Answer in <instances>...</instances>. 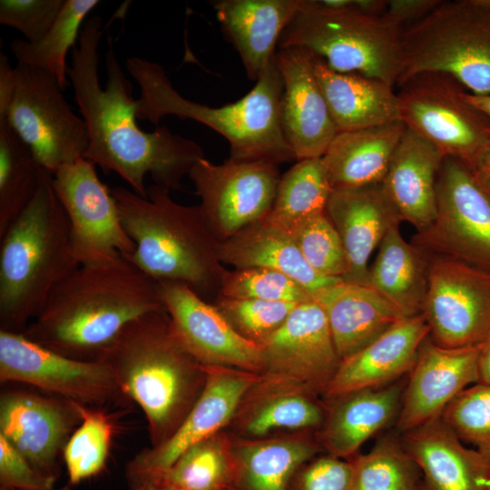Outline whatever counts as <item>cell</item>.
<instances>
[{"instance_id":"cell-27","label":"cell","mask_w":490,"mask_h":490,"mask_svg":"<svg viewBox=\"0 0 490 490\" xmlns=\"http://www.w3.org/2000/svg\"><path fill=\"white\" fill-rule=\"evenodd\" d=\"M318 393L288 380L260 374L233 418L239 432L260 439L278 430L318 429L326 405Z\"/></svg>"},{"instance_id":"cell-4","label":"cell","mask_w":490,"mask_h":490,"mask_svg":"<svg viewBox=\"0 0 490 490\" xmlns=\"http://www.w3.org/2000/svg\"><path fill=\"white\" fill-rule=\"evenodd\" d=\"M111 191L122 227L135 245L127 259L159 282L183 283L213 301L226 268L219 258L220 240L200 205L180 204L169 189L157 184L147 188V198L123 187Z\"/></svg>"},{"instance_id":"cell-47","label":"cell","mask_w":490,"mask_h":490,"mask_svg":"<svg viewBox=\"0 0 490 490\" xmlns=\"http://www.w3.org/2000/svg\"><path fill=\"white\" fill-rule=\"evenodd\" d=\"M56 479L36 470L4 436H0V489L50 490Z\"/></svg>"},{"instance_id":"cell-34","label":"cell","mask_w":490,"mask_h":490,"mask_svg":"<svg viewBox=\"0 0 490 490\" xmlns=\"http://www.w3.org/2000/svg\"><path fill=\"white\" fill-rule=\"evenodd\" d=\"M321 446L302 437L243 439L232 444L242 490H289L296 473Z\"/></svg>"},{"instance_id":"cell-13","label":"cell","mask_w":490,"mask_h":490,"mask_svg":"<svg viewBox=\"0 0 490 490\" xmlns=\"http://www.w3.org/2000/svg\"><path fill=\"white\" fill-rule=\"evenodd\" d=\"M427 255V289L421 314L429 337L444 348L478 346L490 334V271Z\"/></svg>"},{"instance_id":"cell-44","label":"cell","mask_w":490,"mask_h":490,"mask_svg":"<svg viewBox=\"0 0 490 490\" xmlns=\"http://www.w3.org/2000/svg\"><path fill=\"white\" fill-rule=\"evenodd\" d=\"M307 262L319 274L343 279L346 254L340 238L326 211L289 232Z\"/></svg>"},{"instance_id":"cell-23","label":"cell","mask_w":490,"mask_h":490,"mask_svg":"<svg viewBox=\"0 0 490 490\" xmlns=\"http://www.w3.org/2000/svg\"><path fill=\"white\" fill-rule=\"evenodd\" d=\"M429 336L422 314L403 318L366 347L340 361L325 389L327 399L393 383L412 369Z\"/></svg>"},{"instance_id":"cell-37","label":"cell","mask_w":490,"mask_h":490,"mask_svg":"<svg viewBox=\"0 0 490 490\" xmlns=\"http://www.w3.org/2000/svg\"><path fill=\"white\" fill-rule=\"evenodd\" d=\"M237 475L232 444L220 432L189 447L171 467L149 480L178 490H229Z\"/></svg>"},{"instance_id":"cell-55","label":"cell","mask_w":490,"mask_h":490,"mask_svg":"<svg viewBox=\"0 0 490 490\" xmlns=\"http://www.w3.org/2000/svg\"><path fill=\"white\" fill-rule=\"evenodd\" d=\"M486 490H490V475H489V478H488V482H487Z\"/></svg>"},{"instance_id":"cell-36","label":"cell","mask_w":490,"mask_h":490,"mask_svg":"<svg viewBox=\"0 0 490 490\" xmlns=\"http://www.w3.org/2000/svg\"><path fill=\"white\" fill-rule=\"evenodd\" d=\"M99 3L97 0H65L56 20L40 40L32 43L14 39L11 42L10 49L18 64L48 72L64 90L68 83L67 54L76 45L87 15Z\"/></svg>"},{"instance_id":"cell-3","label":"cell","mask_w":490,"mask_h":490,"mask_svg":"<svg viewBox=\"0 0 490 490\" xmlns=\"http://www.w3.org/2000/svg\"><path fill=\"white\" fill-rule=\"evenodd\" d=\"M125 397L142 410L151 446L167 440L197 401L207 378L179 339L165 309L130 322L102 358Z\"/></svg>"},{"instance_id":"cell-15","label":"cell","mask_w":490,"mask_h":490,"mask_svg":"<svg viewBox=\"0 0 490 490\" xmlns=\"http://www.w3.org/2000/svg\"><path fill=\"white\" fill-rule=\"evenodd\" d=\"M95 164L81 158L59 168L53 185L69 219L81 265L129 257L135 245L121 222L116 201Z\"/></svg>"},{"instance_id":"cell-7","label":"cell","mask_w":490,"mask_h":490,"mask_svg":"<svg viewBox=\"0 0 490 490\" xmlns=\"http://www.w3.org/2000/svg\"><path fill=\"white\" fill-rule=\"evenodd\" d=\"M404 27L385 15L332 9L318 0H301L283 31L278 48L300 47L339 73L380 79L394 86L401 75Z\"/></svg>"},{"instance_id":"cell-40","label":"cell","mask_w":490,"mask_h":490,"mask_svg":"<svg viewBox=\"0 0 490 490\" xmlns=\"http://www.w3.org/2000/svg\"><path fill=\"white\" fill-rule=\"evenodd\" d=\"M82 421L63 451L70 485L99 475L107 464L114 422L104 408L80 406Z\"/></svg>"},{"instance_id":"cell-46","label":"cell","mask_w":490,"mask_h":490,"mask_svg":"<svg viewBox=\"0 0 490 490\" xmlns=\"http://www.w3.org/2000/svg\"><path fill=\"white\" fill-rule=\"evenodd\" d=\"M289 490H356L349 461L315 456L294 475Z\"/></svg>"},{"instance_id":"cell-26","label":"cell","mask_w":490,"mask_h":490,"mask_svg":"<svg viewBox=\"0 0 490 490\" xmlns=\"http://www.w3.org/2000/svg\"><path fill=\"white\" fill-rule=\"evenodd\" d=\"M445 156L406 127L381 185L401 221L417 232L436 219V184Z\"/></svg>"},{"instance_id":"cell-56","label":"cell","mask_w":490,"mask_h":490,"mask_svg":"<svg viewBox=\"0 0 490 490\" xmlns=\"http://www.w3.org/2000/svg\"><path fill=\"white\" fill-rule=\"evenodd\" d=\"M0 490H2V489H0Z\"/></svg>"},{"instance_id":"cell-45","label":"cell","mask_w":490,"mask_h":490,"mask_svg":"<svg viewBox=\"0 0 490 490\" xmlns=\"http://www.w3.org/2000/svg\"><path fill=\"white\" fill-rule=\"evenodd\" d=\"M65 0H1L0 23L37 42L56 20Z\"/></svg>"},{"instance_id":"cell-48","label":"cell","mask_w":490,"mask_h":490,"mask_svg":"<svg viewBox=\"0 0 490 490\" xmlns=\"http://www.w3.org/2000/svg\"><path fill=\"white\" fill-rule=\"evenodd\" d=\"M441 0H387L385 16L393 23L406 27L433 11Z\"/></svg>"},{"instance_id":"cell-32","label":"cell","mask_w":490,"mask_h":490,"mask_svg":"<svg viewBox=\"0 0 490 490\" xmlns=\"http://www.w3.org/2000/svg\"><path fill=\"white\" fill-rule=\"evenodd\" d=\"M405 130L402 121H397L338 132L322 157L332 188L381 183Z\"/></svg>"},{"instance_id":"cell-29","label":"cell","mask_w":490,"mask_h":490,"mask_svg":"<svg viewBox=\"0 0 490 490\" xmlns=\"http://www.w3.org/2000/svg\"><path fill=\"white\" fill-rule=\"evenodd\" d=\"M219 258L234 268L271 269L300 283L316 299L343 279L317 272L305 260L291 234L267 216L220 240Z\"/></svg>"},{"instance_id":"cell-12","label":"cell","mask_w":490,"mask_h":490,"mask_svg":"<svg viewBox=\"0 0 490 490\" xmlns=\"http://www.w3.org/2000/svg\"><path fill=\"white\" fill-rule=\"evenodd\" d=\"M436 216L412 242L424 251L490 271V192L459 161L445 157L436 184Z\"/></svg>"},{"instance_id":"cell-24","label":"cell","mask_w":490,"mask_h":490,"mask_svg":"<svg viewBox=\"0 0 490 490\" xmlns=\"http://www.w3.org/2000/svg\"><path fill=\"white\" fill-rule=\"evenodd\" d=\"M422 475L421 490H486L488 463L440 417L400 434Z\"/></svg>"},{"instance_id":"cell-50","label":"cell","mask_w":490,"mask_h":490,"mask_svg":"<svg viewBox=\"0 0 490 490\" xmlns=\"http://www.w3.org/2000/svg\"><path fill=\"white\" fill-rule=\"evenodd\" d=\"M476 383L490 386V334L478 346Z\"/></svg>"},{"instance_id":"cell-53","label":"cell","mask_w":490,"mask_h":490,"mask_svg":"<svg viewBox=\"0 0 490 490\" xmlns=\"http://www.w3.org/2000/svg\"><path fill=\"white\" fill-rule=\"evenodd\" d=\"M130 490H178L177 488L154 480H146L131 485Z\"/></svg>"},{"instance_id":"cell-25","label":"cell","mask_w":490,"mask_h":490,"mask_svg":"<svg viewBox=\"0 0 490 490\" xmlns=\"http://www.w3.org/2000/svg\"><path fill=\"white\" fill-rule=\"evenodd\" d=\"M406 381L401 378L328 399L325 418L318 429L321 448L332 456L352 457L366 441L397 421Z\"/></svg>"},{"instance_id":"cell-18","label":"cell","mask_w":490,"mask_h":490,"mask_svg":"<svg viewBox=\"0 0 490 490\" xmlns=\"http://www.w3.org/2000/svg\"><path fill=\"white\" fill-rule=\"evenodd\" d=\"M80 404L24 389L0 395V436L43 475L57 479L58 459L82 421Z\"/></svg>"},{"instance_id":"cell-8","label":"cell","mask_w":490,"mask_h":490,"mask_svg":"<svg viewBox=\"0 0 490 490\" xmlns=\"http://www.w3.org/2000/svg\"><path fill=\"white\" fill-rule=\"evenodd\" d=\"M398 83L421 73L456 79L469 93L490 94V0H441L401 37Z\"/></svg>"},{"instance_id":"cell-1","label":"cell","mask_w":490,"mask_h":490,"mask_svg":"<svg viewBox=\"0 0 490 490\" xmlns=\"http://www.w3.org/2000/svg\"><path fill=\"white\" fill-rule=\"evenodd\" d=\"M103 20L84 22L78 44L72 49L68 77L74 100L86 124L89 145L84 158L104 172H115L132 191L147 198L145 176L154 184L180 190L181 180L198 160L201 147L162 126L145 132L137 124L132 85L118 62L113 45L106 53L107 82L99 79V47Z\"/></svg>"},{"instance_id":"cell-17","label":"cell","mask_w":490,"mask_h":490,"mask_svg":"<svg viewBox=\"0 0 490 490\" xmlns=\"http://www.w3.org/2000/svg\"><path fill=\"white\" fill-rule=\"evenodd\" d=\"M261 375L298 383L323 394L340 358L326 314L316 300L298 304L259 346Z\"/></svg>"},{"instance_id":"cell-54","label":"cell","mask_w":490,"mask_h":490,"mask_svg":"<svg viewBox=\"0 0 490 490\" xmlns=\"http://www.w3.org/2000/svg\"><path fill=\"white\" fill-rule=\"evenodd\" d=\"M50 490H71V487L68 485H65V486L58 488V489L53 488V489H50Z\"/></svg>"},{"instance_id":"cell-38","label":"cell","mask_w":490,"mask_h":490,"mask_svg":"<svg viewBox=\"0 0 490 490\" xmlns=\"http://www.w3.org/2000/svg\"><path fill=\"white\" fill-rule=\"evenodd\" d=\"M41 171L28 145L0 119V236L35 195Z\"/></svg>"},{"instance_id":"cell-22","label":"cell","mask_w":490,"mask_h":490,"mask_svg":"<svg viewBox=\"0 0 490 490\" xmlns=\"http://www.w3.org/2000/svg\"><path fill=\"white\" fill-rule=\"evenodd\" d=\"M326 213L346 254L348 270L344 281L368 285L371 254L389 229L402 222L381 183L333 189Z\"/></svg>"},{"instance_id":"cell-35","label":"cell","mask_w":490,"mask_h":490,"mask_svg":"<svg viewBox=\"0 0 490 490\" xmlns=\"http://www.w3.org/2000/svg\"><path fill=\"white\" fill-rule=\"evenodd\" d=\"M332 190L322 157L299 160L281 175L267 217L291 232L326 211Z\"/></svg>"},{"instance_id":"cell-10","label":"cell","mask_w":490,"mask_h":490,"mask_svg":"<svg viewBox=\"0 0 490 490\" xmlns=\"http://www.w3.org/2000/svg\"><path fill=\"white\" fill-rule=\"evenodd\" d=\"M15 69V87L4 118L39 164L54 174L84 158L89 145L86 124L74 113L55 78L23 64L17 63Z\"/></svg>"},{"instance_id":"cell-11","label":"cell","mask_w":490,"mask_h":490,"mask_svg":"<svg viewBox=\"0 0 490 490\" xmlns=\"http://www.w3.org/2000/svg\"><path fill=\"white\" fill-rule=\"evenodd\" d=\"M0 380L29 385L92 407L103 408L128 400L103 361L68 358L31 340L23 332L0 329Z\"/></svg>"},{"instance_id":"cell-31","label":"cell","mask_w":490,"mask_h":490,"mask_svg":"<svg viewBox=\"0 0 490 490\" xmlns=\"http://www.w3.org/2000/svg\"><path fill=\"white\" fill-rule=\"evenodd\" d=\"M310 54L338 132L401 121L399 99L394 86L380 79L337 72L320 57Z\"/></svg>"},{"instance_id":"cell-52","label":"cell","mask_w":490,"mask_h":490,"mask_svg":"<svg viewBox=\"0 0 490 490\" xmlns=\"http://www.w3.org/2000/svg\"><path fill=\"white\" fill-rule=\"evenodd\" d=\"M466 99L474 106L481 110L490 118V94L489 95H476L469 92H466Z\"/></svg>"},{"instance_id":"cell-51","label":"cell","mask_w":490,"mask_h":490,"mask_svg":"<svg viewBox=\"0 0 490 490\" xmlns=\"http://www.w3.org/2000/svg\"><path fill=\"white\" fill-rule=\"evenodd\" d=\"M472 172L476 182L490 192V152L478 168Z\"/></svg>"},{"instance_id":"cell-14","label":"cell","mask_w":490,"mask_h":490,"mask_svg":"<svg viewBox=\"0 0 490 490\" xmlns=\"http://www.w3.org/2000/svg\"><path fill=\"white\" fill-rule=\"evenodd\" d=\"M188 176L204 219L220 240L268 216L281 177L270 162L228 159L215 164L205 157Z\"/></svg>"},{"instance_id":"cell-9","label":"cell","mask_w":490,"mask_h":490,"mask_svg":"<svg viewBox=\"0 0 490 490\" xmlns=\"http://www.w3.org/2000/svg\"><path fill=\"white\" fill-rule=\"evenodd\" d=\"M405 126L475 172L490 152V118L466 97L456 79L421 73L398 83Z\"/></svg>"},{"instance_id":"cell-5","label":"cell","mask_w":490,"mask_h":490,"mask_svg":"<svg viewBox=\"0 0 490 490\" xmlns=\"http://www.w3.org/2000/svg\"><path fill=\"white\" fill-rule=\"evenodd\" d=\"M126 68L140 87L138 120L158 125L164 116L175 115L201 122L229 142V159L233 161H266L279 165L296 160L281 126L283 80L275 55L246 95L220 107L181 96L157 63L132 56L126 60Z\"/></svg>"},{"instance_id":"cell-42","label":"cell","mask_w":490,"mask_h":490,"mask_svg":"<svg viewBox=\"0 0 490 490\" xmlns=\"http://www.w3.org/2000/svg\"><path fill=\"white\" fill-rule=\"evenodd\" d=\"M441 418L490 463V386H469L447 405Z\"/></svg>"},{"instance_id":"cell-39","label":"cell","mask_w":490,"mask_h":490,"mask_svg":"<svg viewBox=\"0 0 490 490\" xmlns=\"http://www.w3.org/2000/svg\"><path fill=\"white\" fill-rule=\"evenodd\" d=\"M349 462L356 490H421L420 469L397 431L382 436L370 451Z\"/></svg>"},{"instance_id":"cell-19","label":"cell","mask_w":490,"mask_h":490,"mask_svg":"<svg viewBox=\"0 0 490 490\" xmlns=\"http://www.w3.org/2000/svg\"><path fill=\"white\" fill-rule=\"evenodd\" d=\"M163 304L188 352L205 368L261 374L259 346L238 334L213 303L181 282H160Z\"/></svg>"},{"instance_id":"cell-43","label":"cell","mask_w":490,"mask_h":490,"mask_svg":"<svg viewBox=\"0 0 490 490\" xmlns=\"http://www.w3.org/2000/svg\"><path fill=\"white\" fill-rule=\"evenodd\" d=\"M212 303L245 339L260 346L288 318L298 305L292 302L218 296Z\"/></svg>"},{"instance_id":"cell-28","label":"cell","mask_w":490,"mask_h":490,"mask_svg":"<svg viewBox=\"0 0 490 490\" xmlns=\"http://www.w3.org/2000/svg\"><path fill=\"white\" fill-rule=\"evenodd\" d=\"M301 0L213 2L221 29L238 51L249 79L258 81L273 59L280 36Z\"/></svg>"},{"instance_id":"cell-6","label":"cell","mask_w":490,"mask_h":490,"mask_svg":"<svg viewBox=\"0 0 490 490\" xmlns=\"http://www.w3.org/2000/svg\"><path fill=\"white\" fill-rule=\"evenodd\" d=\"M81 265L53 173L42 167L37 191L0 236V326L24 332L54 289Z\"/></svg>"},{"instance_id":"cell-41","label":"cell","mask_w":490,"mask_h":490,"mask_svg":"<svg viewBox=\"0 0 490 490\" xmlns=\"http://www.w3.org/2000/svg\"><path fill=\"white\" fill-rule=\"evenodd\" d=\"M218 296L297 304L315 300L297 280L279 271L261 267L226 269Z\"/></svg>"},{"instance_id":"cell-16","label":"cell","mask_w":490,"mask_h":490,"mask_svg":"<svg viewBox=\"0 0 490 490\" xmlns=\"http://www.w3.org/2000/svg\"><path fill=\"white\" fill-rule=\"evenodd\" d=\"M259 377L236 368H207L202 392L178 428L163 443L141 450L126 465L131 485L163 473L189 447L221 432Z\"/></svg>"},{"instance_id":"cell-33","label":"cell","mask_w":490,"mask_h":490,"mask_svg":"<svg viewBox=\"0 0 490 490\" xmlns=\"http://www.w3.org/2000/svg\"><path fill=\"white\" fill-rule=\"evenodd\" d=\"M428 255L407 242L392 226L369 266L368 285L393 304L405 317L422 313L427 289Z\"/></svg>"},{"instance_id":"cell-30","label":"cell","mask_w":490,"mask_h":490,"mask_svg":"<svg viewBox=\"0 0 490 490\" xmlns=\"http://www.w3.org/2000/svg\"><path fill=\"white\" fill-rule=\"evenodd\" d=\"M315 300L326 314L340 360L355 354L405 318L368 285L342 280Z\"/></svg>"},{"instance_id":"cell-2","label":"cell","mask_w":490,"mask_h":490,"mask_svg":"<svg viewBox=\"0 0 490 490\" xmlns=\"http://www.w3.org/2000/svg\"><path fill=\"white\" fill-rule=\"evenodd\" d=\"M165 309L161 283L125 257L80 265L23 332L61 355L98 361L135 318Z\"/></svg>"},{"instance_id":"cell-20","label":"cell","mask_w":490,"mask_h":490,"mask_svg":"<svg viewBox=\"0 0 490 490\" xmlns=\"http://www.w3.org/2000/svg\"><path fill=\"white\" fill-rule=\"evenodd\" d=\"M275 62L283 80L280 122L297 161L321 158L338 133L315 74L310 53L278 48Z\"/></svg>"},{"instance_id":"cell-21","label":"cell","mask_w":490,"mask_h":490,"mask_svg":"<svg viewBox=\"0 0 490 490\" xmlns=\"http://www.w3.org/2000/svg\"><path fill=\"white\" fill-rule=\"evenodd\" d=\"M478 346L449 348L429 336L425 339L406 381L396 421L399 434L440 417L458 394L477 382Z\"/></svg>"},{"instance_id":"cell-49","label":"cell","mask_w":490,"mask_h":490,"mask_svg":"<svg viewBox=\"0 0 490 490\" xmlns=\"http://www.w3.org/2000/svg\"><path fill=\"white\" fill-rule=\"evenodd\" d=\"M15 87V69L6 55L0 54V119L5 116Z\"/></svg>"}]
</instances>
